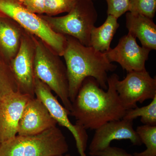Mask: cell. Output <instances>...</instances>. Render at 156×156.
<instances>
[{"mask_svg": "<svg viewBox=\"0 0 156 156\" xmlns=\"http://www.w3.org/2000/svg\"><path fill=\"white\" fill-rule=\"evenodd\" d=\"M0 14L14 20L25 31L41 39L59 56H62L65 36L54 31L40 15L32 13L18 0H0Z\"/></svg>", "mask_w": 156, "mask_h": 156, "instance_id": "5", "label": "cell"}, {"mask_svg": "<svg viewBox=\"0 0 156 156\" xmlns=\"http://www.w3.org/2000/svg\"><path fill=\"white\" fill-rule=\"evenodd\" d=\"M65 36L66 46L62 56L65 61L71 102L74 101L83 82L89 77L94 78L102 89L107 90L108 73L115 71L117 66L109 61L104 53L84 46L73 37Z\"/></svg>", "mask_w": 156, "mask_h": 156, "instance_id": "2", "label": "cell"}, {"mask_svg": "<svg viewBox=\"0 0 156 156\" xmlns=\"http://www.w3.org/2000/svg\"><path fill=\"white\" fill-rule=\"evenodd\" d=\"M95 130L89 146L90 156L110 146L113 140H129L133 145L140 146L143 144L133 128V121L122 119L111 121Z\"/></svg>", "mask_w": 156, "mask_h": 156, "instance_id": "10", "label": "cell"}, {"mask_svg": "<svg viewBox=\"0 0 156 156\" xmlns=\"http://www.w3.org/2000/svg\"><path fill=\"white\" fill-rule=\"evenodd\" d=\"M35 45L34 71L36 77L46 84L60 98L62 104L70 112L72 104L66 66L58 54L41 39L34 36Z\"/></svg>", "mask_w": 156, "mask_h": 156, "instance_id": "4", "label": "cell"}, {"mask_svg": "<svg viewBox=\"0 0 156 156\" xmlns=\"http://www.w3.org/2000/svg\"><path fill=\"white\" fill-rule=\"evenodd\" d=\"M119 77L114 73L108 77V89L105 91L94 78L84 80L72 104L69 115L76 124L86 130H96L105 123L122 119L126 110L121 103L115 89Z\"/></svg>", "mask_w": 156, "mask_h": 156, "instance_id": "1", "label": "cell"}, {"mask_svg": "<svg viewBox=\"0 0 156 156\" xmlns=\"http://www.w3.org/2000/svg\"><path fill=\"white\" fill-rule=\"evenodd\" d=\"M31 98H33L17 91L0 100V144L17 135L20 120Z\"/></svg>", "mask_w": 156, "mask_h": 156, "instance_id": "12", "label": "cell"}, {"mask_svg": "<svg viewBox=\"0 0 156 156\" xmlns=\"http://www.w3.org/2000/svg\"><path fill=\"white\" fill-rule=\"evenodd\" d=\"M119 27L118 19L108 15L106 20L99 27H94L90 35V47L104 53L111 49L110 45L115 34Z\"/></svg>", "mask_w": 156, "mask_h": 156, "instance_id": "16", "label": "cell"}, {"mask_svg": "<svg viewBox=\"0 0 156 156\" xmlns=\"http://www.w3.org/2000/svg\"><path fill=\"white\" fill-rule=\"evenodd\" d=\"M130 0H105L108 5V15L117 19L129 11Z\"/></svg>", "mask_w": 156, "mask_h": 156, "instance_id": "22", "label": "cell"}, {"mask_svg": "<svg viewBox=\"0 0 156 156\" xmlns=\"http://www.w3.org/2000/svg\"><path fill=\"white\" fill-rule=\"evenodd\" d=\"M68 151L66 138L57 126L34 135H17L0 144V156H53Z\"/></svg>", "mask_w": 156, "mask_h": 156, "instance_id": "3", "label": "cell"}, {"mask_svg": "<svg viewBox=\"0 0 156 156\" xmlns=\"http://www.w3.org/2000/svg\"><path fill=\"white\" fill-rule=\"evenodd\" d=\"M93 156H134L128 153L125 150L115 147L109 146L105 149L96 153Z\"/></svg>", "mask_w": 156, "mask_h": 156, "instance_id": "24", "label": "cell"}, {"mask_svg": "<svg viewBox=\"0 0 156 156\" xmlns=\"http://www.w3.org/2000/svg\"><path fill=\"white\" fill-rule=\"evenodd\" d=\"M115 89L127 110L137 107V102L142 103L156 96V79L146 69L129 72L123 80H117Z\"/></svg>", "mask_w": 156, "mask_h": 156, "instance_id": "7", "label": "cell"}, {"mask_svg": "<svg viewBox=\"0 0 156 156\" xmlns=\"http://www.w3.org/2000/svg\"><path fill=\"white\" fill-rule=\"evenodd\" d=\"M92 1H93V0H92Z\"/></svg>", "mask_w": 156, "mask_h": 156, "instance_id": "26", "label": "cell"}, {"mask_svg": "<svg viewBox=\"0 0 156 156\" xmlns=\"http://www.w3.org/2000/svg\"><path fill=\"white\" fill-rule=\"evenodd\" d=\"M20 3L32 13L39 15L44 14L45 0H18Z\"/></svg>", "mask_w": 156, "mask_h": 156, "instance_id": "23", "label": "cell"}, {"mask_svg": "<svg viewBox=\"0 0 156 156\" xmlns=\"http://www.w3.org/2000/svg\"><path fill=\"white\" fill-rule=\"evenodd\" d=\"M40 15L55 32L73 37L84 46L90 47L91 31L98 18L93 1L77 0L73 9L64 16Z\"/></svg>", "mask_w": 156, "mask_h": 156, "instance_id": "6", "label": "cell"}, {"mask_svg": "<svg viewBox=\"0 0 156 156\" xmlns=\"http://www.w3.org/2000/svg\"><path fill=\"white\" fill-rule=\"evenodd\" d=\"M23 29L13 20L0 16V52L9 63L19 50Z\"/></svg>", "mask_w": 156, "mask_h": 156, "instance_id": "15", "label": "cell"}, {"mask_svg": "<svg viewBox=\"0 0 156 156\" xmlns=\"http://www.w3.org/2000/svg\"><path fill=\"white\" fill-rule=\"evenodd\" d=\"M53 156H72L70 154H65Z\"/></svg>", "mask_w": 156, "mask_h": 156, "instance_id": "25", "label": "cell"}, {"mask_svg": "<svg viewBox=\"0 0 156 156\" xmlns=\"http://www.w3.org/2000/svg\"><path fill=\"white\" fill-rule=\"evenodd\" d=\"M46 84L36 77L35 97L44 104L53 119L59 126L67 128L74 137L78 152L80 156H87L86 151L88 135L86 129L78 124L73 125L69 119L70 112L62 106Z\"/></svg>", "mask_w": 156, "mask_h": 156, "instance_id": "8", "label": "cell"}, {"mask_svg": "<svg viewBox=\"0 0 156 156\" xmlns=\"http://www.w3.org/2000/svg\"><path fill=\"white\" fill-rule=\"evenodd\" d=\"M139 117L144 125L156 126V96L148 105L127 110L122 119L133 121Z\"/></svg>", "mask_w": 156, "mask_h": 156, "instance_id": "17", "label": "cell"}, {"mask_svg": "<svg viewBox=\"0 0 156 156\" xmlns=\"http://www.w3.org/2000/svg\"><path fill=\"white\" fill-rule=\"evenodd\" d=\"M18 91L10 63L0 58V100L6 95Z\"/></svg>", "mask_w": 156, "mask_h": 156, "instance_id": "19", "label": "cell"}, {"mask_svg": "<svg viewBox=\"0 0 156 156\" xmlns=\"http://www.w3.org/2000/svg\"><path fill=\"white\" fill-rule=\"evenodd\" d=\"M77 0H45L44 14L53 16L68 13L75 5Z\"/></svg>", "mask_w": 156, "mask_h": 156, "instance_id": "21", "label": "cell"}, {"mask_svg": "<svg viewBox=\"0 0 156 156\" xmlns=\"http://www.w3.org/2000/svg\"><path fill=\"white\" fill-rule=\"evenodd\" d=\"M156 11V0H130L128 12L154 18Z\"/></svg>", "mask_w": 156, "mask_h": 156, "instance_id": "20", "label": "cell"}, {"mask_svg": "<svg viewBox=\"0 0 156 156\" xmlns=\"http://www.w3.org/2000/svg\"><path fill=\"white\" fill-rule=\"evenodd\" d=\"M126 26L128 33L139 39L142 47L151 50H156V25L153 19L127 12Z\"/></svg>", "mask_w": 156, "mask_h": 156, "instance_id": "14", "label": "cell"}, {"mask_svg": "<svg viewBox=\"0 0 156 156\" xmlns=\"http://www.w3.org/2000/svg\"><path fill=\"white\" fill-rule=\"evenodd\" d=\"M151 51L139 46L136 38L128 33L120 39L116 47L104 53L111 62H117L128 73L146 69V61Z\"/></svg>", "mask_w": 156, "mask_h": 156, "instance_id": "11", "label": "cell"}, {"mask_svg": "<svg viewBox=\"0 0 156 156\" xmlns=\"http://www.w3.org/2000/svg\"><path fill=\"white\" fill-rule=\"evenodd\" d=\"M136 133L146 149L141 152H135L134 156H156V126L143 125L136 128Z\"/></svg>", "mask_w": 156, "mask_h": 156, "instance_id": "18", "label": "cell"}, {"mask_svg": "<svg viewBox=\"0 0 156 156\" xmlns=\"http://www.w3.org/2000/svg\"><path fill=\"white\" fill-rule=\"evenodd\" d=\"M57 124L40 99L36 97L31 98L23 112L17 135L27 136L40 134L56 126Z\"/></svg>", "mask_w": 156, "mask_h": 156, "instance_id": "13", "label": "cell"}, {"mask_svg": "<svg viewBox=\"0 0 156 156\" xmlns=\"http://www.w3.org/2000/svg\"><path fill=\"white\" fill-rule=\"evenodd\" d=\"M35 50L34 36L24 31L18 52L10 62L18 92L31 98L35 97V76L34 71Z\"/></svg>", "mask_w": 156, "mask_h": 156, "instance_id": "9", "label": "cell"}]
</instances>
